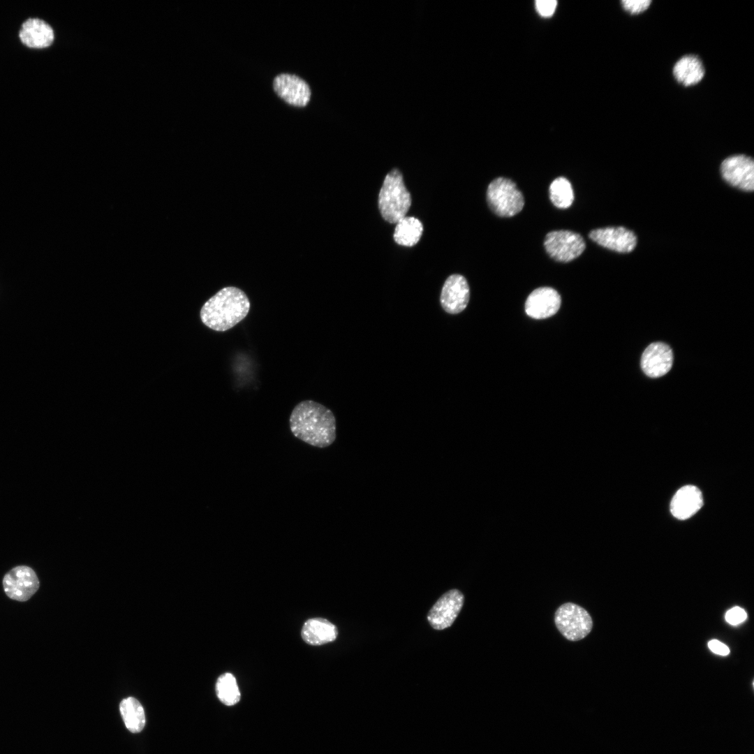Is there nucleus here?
<instances>
[{
	"instance_id": "nucleus-24",
	"label": "nucleus",
	"mask_w": 754,
	"mask_h": 754,
	"mask_svg": "<svg viewBox=\"0 0 754 754\" xmlns=\"http://www.w3.org/2000/svg\"><path fill=\"white\" fill-rule=\"evenodd\" d=\"M556 6L557 1L555 0H537L535 3L536 11L545 17L552 16L555 12Z\"/></svg>"
},
{
	"instance_id": "nucleus-15",
	"label": "nucleus",
	"mask_w": 754,
	"mask_h": 754,
	"mask_svg": "<svg viewBox=\"0 0 754 754\" xmlns=\"http://www.w3.org/2000/svg\"><path fill=\"white\" fill-rule=\"evenodd\" d=\"M703 505L701 491L694 485L681 487L670 503L672 515L679 519H686L696 513Z\"/></svg>"
},
{
	"instance_id": "nucleus-14",
	"label": "nucleus",
	"mask_w": 754,
	"mask_h": 754,
	"mask_svg": "<svg viewBox=\"0 0 754 754\" xmlns=\"http://www.w3.org/2000/svg\"><path fill=\"white\" fill-rule=\"evenodd\" d=\"M273 87L277 95L290 105L303 107L309 101V87L297 75H279L274 80Z\"/></svg>"
},
{
	"instance_id": "nucleus-21",
	"label": "nucleus",
	"mask_w": 754,
	"mask_h": 754,
	"mask_svg": "<svg viewBox=\"0 0 754 754\" xmlns=\"http://www.w3.org/2000/svg\"><path fill=\"white\" fill-rule=\"evenodd\" d=\"M549 193L553 205L560 209L569 207L574 200L572 185L563 177H557L551 183Z\"/></svg>"
},
{
	"instance_id": "nucleus-10",
	"label": "nucleus",
	"mask_w": 754,
	"mask_h": 754,
	"mask_svg": "<svg viewBox=\"0 0 754 754\" xmlns=\"http://www.w3.org/2000/svg\"><path fill=\"white\" fill-rule=\"evenodd\" d=\"M469 298L470 288L464 276L454 274L446 279L440 295L441 307L446 313H461L467 306Z\"/></svg>"
},
{
	"instance_id": "nucleus-25",
	"label": "nucleus",
	"mask_w": 754,
	"mask_h": 754,
	"mask_svg": "<svg viewBox=\"0 0 754 754\" xmlns=\"http://www.w3.org/2000/svg\"><path fill=\"white\" fill-rule=\"evenodd\" d=\"M746 618V612L739 607H734L729 609L725 614L726 621L733 626L742 623Z\"/></svg>"
},
{
	"instance_id": "nucleus-19",
	"label": "nucleus",
	"mask_w": 754,
	"mask_h": 754,
	"mask_svg": "<svg viewBox=\"0 0 754 754\" xmlns=\"http://www.w3.org/2000/svg\"><path fill=\"white\" fill-rule=\"evenodd\" d=\"M396 223L393 237L398 244L412 246L419 242L423 232V226L419 219L404 216Z\"/></svg>"
},
{
	"instance_id": "nucleus-23",
	"label": "nucleus",
	"mask_w": 754,
	"mask_h": 754,
	"mask_svg": "<svg viewBox=\"0 0 754 754\" xmlns=\"http://www.w3.org/2000/svg\"><path fill=\"white\" fill-rule=\"evenodd\" d=\"M623 8L632 15L641 13L646 10L651 3V0H623L621 1Z\"/></svg>"
},
{
	"instance_id": "nucleus-22",
	"label": "nucleus",
	"mask_w": 754,
	"mask_h": 754,
	"mask_svg": "<svg viewBox=\"0 0 754 754\" xmlns=\"http://www.w3.org/2000/svg\"><path fill=\"white\" fill-rule=\"evenodd\" d=\"M218 698L226 705L232 706L240 700V692L235 677L230 673L221 675L216 683Z\"/></svg>"
},
{
	"instance_id": "nucleus-5",
	"label": "nucleus",
	"mask_w": 754,
	"mask_h": 754,
	"mask_svg": "<svg viewBox=\"0 0 754 754\" xmlns=\"http://www.w3.org/2000/svg\"><path fill=\"white\" fill-rule=\"evenodd\" d=\"M554 622L559 631L570 641L584 638L593 627L592 619L588 612L572 603H564L557 609Z\"/></svg>"
},
{
	"instance_id": "nucleus-12",
	"label": "nucleus",
	"mask_w": 754,
	"mask_h": 754,
	"mask_svg": "<svg viewBox=\"0 0 754 754\" xmlns=\"http://www.w3.org/2000/svg\"><path fill=\"white\" fill-rule=\"evenodd\" d=\"M561 303V296L556 290L550 287H541L535 289L528 296L525 311L533 318H547L559 311Z\"/></svg>"
},
{
	"instance_id": "nucleus-3",
	"label": "nucleus",
	"mask_w": 754,
	"mask_h": 754,
	"mask_svg": "<svg viewBox=\"0 0 754 754\" xmlns=\"http://www.w3.org/2000/svg\"><path fill=\"white\" fill-rule=\"evenodd\" d=\"M411 201L401 173L398 169H393L385 177L378 195V207L382 217L390 223H396L406 216Z\"/></svg>"
},
{
	"instance_id": "nucleus-6",
	"label": "nucleus",
	"mask_w": 754,
	"mask_h": 754,
	"mask_svg": "<svg viewBox=\"0 0 754 754\" xmlns=\"http://www.w3.org/2000/svg\"><path fill=\"white\" fill-rule=\"evenodd\" d=\"M2 585L4 593L10 599L26 602L38 591L40 581L33 568L20 565L4 575Z\"/></svg>"
},
{
	"instance_id": "nucleus-17",
	"label": "nucleus",
	"mask_w": 754,
	"mask_h": 754,
	"mask_svg": "<svg viewBox=\"0 0 754 754\" xmlns=\"http://www.w3.org/2000/svg\"><path fill=\"white\" fill-rule=\"evenodd\" d=\"M301 634L306 643L318 646L336 640L338 630L336 626L327 619L313 618L304 623Z\"/></svg>"
},
{
	"instance_id": "nucleus-4",
	"label": "nucleus",
	"mask_w": 754,
	"mask_h": 754,
	"mask_svg": "<svg viewBox=\"0 0 754 754\" xmlns=\"http://www.w3.org/2000/svg\"><path fill=\"white\" fill-rule=\"evenodd\" d=\"M487 200L490 209L501 217H511L524 206L522 193L510 179L498 177L488 186Z\"/></svg>"
},
{
	"instance_id": "nucleus-16",
	"label": "nucleus",
	"mask_w": 754,
	"mask_h": 754,
	"mask_svg": "<svg viewBox=\"0 0 754 754\" xmlns=\"http://www.w3.org/2000/svg\"><path fill=\"white\" fill-rule=\"evenodd\" d=\"M19 37L29 47L45 48L52 43L54 36L47 22L38 18H29L22 24Z\"/></svg>"
},
{
	"instance_id": "nucleus-1",
	"label": "nucleus",
	"mask_w": 754,
	"mask_h": 754,
	"mask_svg": "<svg viewBox=\"0 0 754 754\" xmlns=\"http://www.w3.org/2000/svg\"><path fill=\"white\" fill-rule=\"evenodd\" d=\"M295 437L313 447L324 448L336 439V419L328 408L312 400L297 404L289 418Z\"/></svg>"
},
{
	"instance_id": "nucleus-18",
	"label": "nucleus",
	"mask_w": 754,
	"mask_h": 754,
	"mask_svg": "<svg viewBox=\"0 0 754 754\" xmlns=\"http://www.w3.org/2000/svg\"><path fill=\"white\" fill-rule=\"evenodd\" d=\"M672 72L677 82L685 87L699 83L705 73L701 59L694 54L681 57L674 64Z\"/></svg>"
},
{
	"instance_id": "nucleus-11",
	"label": "nucleus",
	"mask_w": 754,
	"mask_h": 754,
	"mask_svg": "<svg viewBox=\"0 0 754 754\" xmlns=\"http://www.w3.org/2000/svg\"><path fill=\"white\" fill-rule=\"evenodd\" d=\"M589 237L601 246L619 253L631 252L637 244L635 233L621 226L595 229Z\"/></svg>"
},
{
	"instance_id": "nucleus-2",
	"label": "nucleus",
	"mask_w": 754,
	"mask_h": 754,
	"mask_svg": "<svg viewBox=\"0 0 754 754\" xmlns=\"http://www.w3.org/2000/svg\"><path fill=\"white\" fill-rule=\"evenodd\" d=\"M250 307L249 299L242 290L228 286L202 305L200 315L205 325L214 331L225 332L245 318Z\"/></svg>"
},
{
	"instance_id": "nucleus-9",
	"label": "nucleus",
	"mask_w": 754,
	"mask_h": 754,
	"mask_svg": "<svg viewBox=\"0 0 754 754\" xmlns=\"http://www.w3.org/2000/svg\"><path fill=\"white\" fill-rule=\"evenodd\" d=\"M464 599L463 594L457 589L445 593L428 612L427 620L430 626L436 630L450 627L461 611Z\"/></svg>"
},
{
	"instance_id": "nucleus-20",
	"label": "nucleus",
	"mask_w": 754,
	"mask_h": 754,
	"mask_svg": "<svg viewBox=\"0 0 754 754\" xmlns=\"http://www.w3.org/2000/svg\"><path fill=\"white\" fill-rule=\"evenodd\" d=\"M119 711L130 732L138 733L142 730L145 725V714L138 700L131 697L124 699L119 704Z\"/></svg>"
},
{
	"instance_id": "nucleus-8",
	"label": "nucleus",
	"mask_w": 754,
	"mask_h": 754,
	"mask_svg": "<svg viewBox=\"0 0 754 754\" xmlns=\"http://www.w3.org/2000/svg\"><path fill=\"white\" fill-rule=\"evenodd\" d=\"M724 180L732 186L751 192L754 189V161L750 156L737 154L726 158L720 164Z\"/></svg>"
},
{
	"instance_id": "nucleus-7",
	"label": "nucleus",
	"mask_w": 754,
	"mask_h": 754,
	"mask_svg": "<svg viewBox=\"0 0 754 754\" xmlns=\"http://www.w3.org/2000/svg\"><path fill=\"white\" fill-rule=\"evenodd\" d=\"M544 246L552 258L559 262L568 263L583 253L586 244L579 234L561 230L547 233L544 240Z\"/></svg>"
},
{
	"instance_id": "nucleus-26",
	"label": "nucleus",
	"mask_w": 754,
	"mask_h": 754,
	"mask_svg": "<svg viewBox=\"0 0 754 754\" xmlns=\"http://www.w3.org/2000/svg\"><path fill=\"white\" fill-rule=\"evenodd\" d=\"M708 646L709 649L714 653L720 656H727L730 653L729 648L717 640H712L709 642Z\"/></svg>"
},
{
	"instance_id": "nucleus-13",
	"label": "nucleus",
	"mask_w": 754,
	"mask_h": 754,
	"mask_svg": "<svg viewBox=\"0 0 754 754\" xmlns=\"http://www.w3.org/2000/svg\"><path fill=\"white\" fill-rule=\"evenodd\" d=\"M673 354L670 347L663 342H655L646 347L641 358V367L651 378L666 374L672 368Z\"/></svg>"
}]
</instances>
